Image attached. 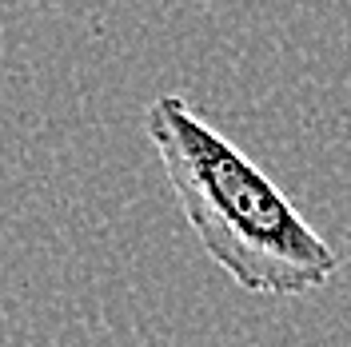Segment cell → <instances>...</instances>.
Listing matches in <instances>:
<instances>
[{
    "label": "cell",
    "mask_w": 351,
    "mask_h": 347,
    "mask_svg": "<svg viewBox=\"0 0 351 347\" xmlns=\"http://www.w3.org/2000/svg\"><path fill=\"white\" fill-rule=\"evenodd\" d=\"M144 132L204 252L243 291L307 296L339 272L335 248L300 216L284 188L199 120L184 96H156Z\"/></svg>",
    "instance_id": "cell-1"
}]
</instances>
